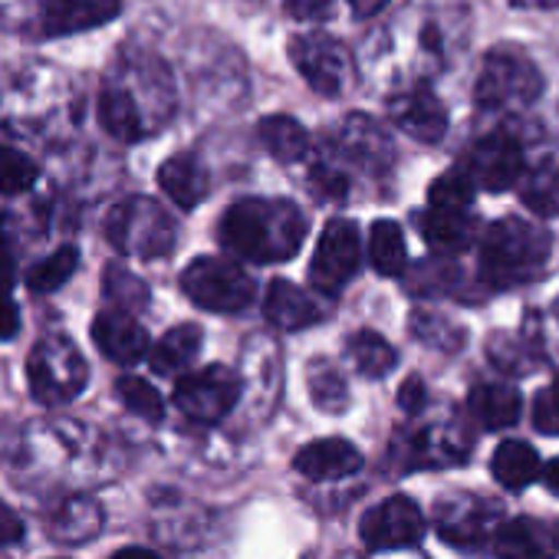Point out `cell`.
Listing matches in <instances>:
<instances>
[{"label":"cell","mask_w":559,"mask_h":559,"mask_svg":"<svg viewBox=\"0 0 559 559\" xmlns=\"http://www.w3.org/2000/svg\"><path fill=\"white\" fill-rule=\"evenodd\" d=\"M307 237V217L290 201L247 198L227 207L221 217V243L250 263L290 260Z\"/></svg>","instance_id":"1"},{"label":"cell","mask_w":559,"mask_h":559,"mask_svg":"<svg viewBox=\"0 0 559 559\" xmlns=\"http://www.w3.org/2000/svg\"><path fill=\"white\" fill-rule=\"evenodd\" d=\"M549 230L526 217L493 221L480 240V280L497 290L520 287L539 273L549 257Z\"/></svg>","instance_id":"2"},{"label":"cell","mask_w":559,"mask_h":559,"mask_svg":"<svg viewBox=\"0 0 559 559\" xmlns=\"http://www.w3.org/2000/svg\"><path fill=\"white\" fill-rule=\"evenodd\" d=\"M27 379L31 392L44 405H67L73 402L90 379L83 353L73 346L67 336H47L44 343L34 346L27 359Z\"/></svg>","instance_id":"3"},{"label":"cell","mask_w":559,"mask_h":559,"mask_svg":"<svg viewBox=\"0 0 559 559\" xmlns=\"http://www.w3.org/2000/svg\"><path fill=\"white\" fill-rule=\"evenodd\" d=\"M185 297L207 313H240L253 304V280L247 270L224 257H198L181 273Z\"/></svg>","instance_id":"4"},{"label":"cell","mask_w":559,"mask_h":559,"mask_svg":"<svg viewBox=\"0 0 559 559\" xmlns=\"http://www.w3.org/2000/svg\"><path fill=\"white\" fill-rule=\"evenodd\" d=\"M539 93H543V76L526 57L513 50H490L484 57L474 83V103L480 109L533 106Z\"/></svg>","instance_id":"5"},{"label":"cell","mask_w":559,"mask_h":559,"mask_svg":"<svg viewBox=\"0 0 559 559\" xmlns=\"http://www.w3.org/2000/svg\"><path fill=\"white\" fill-rule=\"evenodd\" d=\"M106 234L116 250L135 257H162L175 247V221L148 198H132L109 214Z\"/></svg>","instance_id":"6"},{"label":"cell","mask_w":559,"mask_h":559,"mask_svg":"<svg viewBox=\"0 0 559 559\" xmlns=\"http://www.w3.org/2000/svg\"><path fill=\"white\" fill-rule=\"evenodd\" d=\"M359 257H362V240H359V227L353 221H330L326 230L320 234V243L313 250L310 260V280L313 287L326 297H336L346 290V284L359 270Z\"/></svg>","instance_id":"7"},{"label":"cell","mask_w":559,"mask_h":559,"mask_svg":"<svg viewBox=\"0 0 559 559\" xmlns=\"http://www.w3.org/2000/svg\"><path fill=\"white\" fill-rule=\"evenodd\" d=\"M240 399V382L224 366H207L201 372H188L175 385V405L201 425L221 421Z\"/></svg>","instance_id":"8"},{"label":"cell","mask_w":559,"mask_h":559,"mask_svg":"<svg viewBox=\"0 0 559 559\" xmlns=\"http://www.w3.org/2000/svg\"><path fill=\"white\" fill-rule=\"evenodd\" d=\"M290 60L300 76L323 96H340L353 80L349 50L326 34H304L290 44Z\"/></svg>","instance_id":"9"},{"label":"cell","mask_w":559,"mask_h":559,"mask_svg":"<svg viewBox=\"0 0 559 559\" xmlns=\"http://www.w3.org/2000/svg\"><path fill=\"white\" fill-rule=\"evenodd\" d=\"M359 536L369 549H412L425 536V516L415 500L395 493L382 503H376L362 523Z\"/></svg>","instance_id":"10"},{"label":"cell","mask_w":559,"mask_h":559,"mask_svg":"<svg viewBox=\"0 0 559 559\" xmlns=\"http://www.w3.org/2000/svg\"><path fill=\"white\" fill-rule=\"evenodd\" d=\"M523 148L513 135L493 132L467 152V175L484 191H507L523 178Z\"/></svg>","instance_id":"11"},{"label":"cell","mask_w":559,"mask_h":559,"mask_svg":"<svg viewBox=\"0 0 559 559\" xmlns=\"http://www.w3.org/2000/svg\"><path fill=\"white\" fill-rule=\"evenodd\" d=\"M93 343L99 346V353L119 366H135L139 359H145L152 349L148 333L142 330L139 320H132L126 310H109L99 313L93 323Z\"/></svg>","instance_id":"12"},{"label":"cell","mask_w":559,"mask_h":559,"mask_svg":"<svg viewBox=\"0 0 559 559\" xmlns=\"http://www.w3.org/2000/svg\"><path fill=\"white\" fill-rule=\"evenodd\" d=\"M263 313L276 330L297 333V330L323 323L326 307L313 294H307L304 287L290 284V280H273V284L266 287V297H263Z\"/></svg>","instance_id":"13"},{"label":"cell","mask_w":559,"mask_h":559,"mask_svg":"<svg viewBox=\"0 0 559 559\" xmlns=\"http://www.w3.org/2000/svg\"><path fill=\"white\" fill-rule=\"evenodd\" d=\"M294 467L310 480H343L362 467V454L346 438H320L297 451Z\"/></svg>","instance_id":"14"},{"label":"cell","mask_w":559,"mask_h":559,"mask_svg":"<svg viewBox=\"0 0 559 559\" xmlns=\"http://www.w3.org/2000/svg\"><path fill=\"white\" fill-rule=\"evenodd\" d=\"M389 116L415 142H438L448 132V112H444V106L431 93H425V90L405 93V96L392 99Z\"/></svg>","instance_id":"15"},{"label":"cell","mask_w":559,"mask_h":559,"mask_svg":"<svg viewBox=\"0 0 559 559\" xmlns=\"http://www.w3.org/2000/svg\"><path fill=\"white\" fill-rule=\"evenodd\" d=\"M122 11V0H53L44 14V31L50 37L83 34L116 21Z\"/></svg>","instance_id":"16"},{"label":"cell","mask_w":559,"mask_h":559,"mask_svg":"<svg viewBox=\"0 0 559 559\" xmlns=\"http://www.w3.org/2000/svg\"><path fill=\"white\" fill-rule=\"evenodd\" d=\"M421 237L428 240L431 250L438 253H461L474 243L477 237V221L467 211L457 207H428V214L421 217Z\"/></svg>","instance_id":"17"},{"label":"cell","mask_w":559,"mask_h":559,"mask_svg":"<svg viewBox=\"0 0 559 559\" xmlns=\"http://www.w3.org/2000/svg\"><path fill=\"white\" fill-rule=\"evenodd\" d=\"M467 408H471V415L477 418L480 428L500 431V428H510V425L520 421L523 399H520V392H516L513 385L484 382V385H474V389H471Z\"/></svg>","instance_id":"18"},{"label":"cell","mask_w":559,"mask_h":559,"mask_svg":"<svg viewBox=\"0 0 559 559\" xmlns=\"http://www.w3.org/2000/svg\"><path fill=\"white\" fill-rule=\"evenodd\" d=\"M158 185L162 191L185 211L198 207L207 194V171L194 155H171L158 168Z\"/></svg>","instance_id":"19"},{"label":"cell","mask_w":559,"mask_h":559,"mask_svg":"<svg viewBox=\"0 0 559 559\" xmlns=\"http://www.w3.org/2000/svg\"><path fill=\"white\" fill-rule=\"evenodd\" d=\"M493 552L497 559H549L552 556V543L546 536V530L526 516L507 520L497 536H493Z\"/></svg>","instance_id":"20"},{"label":"cell","mask_w":559,"mask_h":559,"mask_svg":"<svg viewBox=\"0 0 559 559\" xmlns=\"http://www.w3.org/2000/svg\"><path fill=\"white\" fill-rule=\"evenodd\" d=\"M201 340H204V336H201V326H194V323H181V326L168 330V333L152 346V353H148L152 369H155L158 376H178V372H185V369L198 359Z\"/></svg>","instance_id":"21"},{"label":"cell","mask_w":559,"mask_h":559,"mask_svg":"<svg viewBox=\"0 0 559 559\" xmlns=\"http://www.w3.org/2000/svg\"><path fill=\"white\" fill-rule=\"evenodd\" d=\"M490 471L497 484H503L507 490H523L543 474V464L526 441H503L490 457Z\"/></svg>","instance_id":"22"},{"label":"cell","mask_w":559,"mask_h":559,"mask_svg":"<svg viewBox=\"0 0 559 559\" xmlns=\"http://www.w3.org/2000/svg\"><path fill=\"white\" fill-rule=\"evenodd\" d=\"M340 148H343V155H349V158H356L359 165H389V158H392V142H389V135L376 126V122H369V119H362V116H353L346 126H343V139H340Z\"/></svg>","instance_id":"23"},{"label":"cell","mask_w":559,"mask_h":559,"mask_svg":"<svg viewBox=\"0 0 559 559\" xmlns=\"http://www.w3.org/2000/svg\"><path fill=\"white\" fill-rule=\"evenodd\" d=\"M520 201L539 214V217H556L559 214V162L546 158L536 168L523 171L520 178Z\"/></svg>","instance_id":"24"},{"label":"cell","mask_w":559,"mask_h":559,"mask_svg":"<svg viewBox=\"0 0 559 559\" xmlns=\"http://www.w3.org/2000/svg\"><path fill=\"white\" fill-rule=\"evenodd\" d=\"M99 530H103V510L90 497L67 500L50 520V533L63 543H83V539L96 536Z\"/></svg>","instance_id":"25"},{"label":"cell","mask_w":559,"mask_h":559,"mask_svg":"<svg viewBox=\"0 0 559 559\" xmlns=\"http://www.w3.org/2000/svg\"><path fill=\"white\" fill-rule=\"evenodd\" d=\"M260 142L276 162H300L310 152L307 129L290 116H270L260 122Z\"/></svg>","instance_id":"26"},{"label":"cell","mask_w":559,"mask_h":559,"mask_svg":"<svg viewBox=\"0 0 559 559\" xmlns=\"http://www.w3.org/2000/svg\"><path fill=\"white\" fill-rule=\"evenodd\" d=\"M369 260L376 273L382 276H399L405 270L408 250H405V234L395 221H376L369 230Z\"/></svg>","instance_id":"27"},{"label":"cell","mask_w":559,"mask_h":559,"mask_svg":"<svg viewBox=\"0 0 559 559\" xmlns=\"http://www.w3.org/2000/svg\"><path fill=\"white\" fill-rule=\"evenodd\" d=\"M349 359L369 379H385L399 366V353L392 349V343L372 330H359L349 340Z\"/></svg>","instance_id":"28"},{"label":"cell","mask_w":559,"mask_h":559,"mask_svg":"<svg viewBox=\"0 0 559 559\" xmlns=\"http://www.w3.org/2000/svg\"><path fill=\"white\" fill-rule=\"evenodd\" d=\"M99 122L109 135L122 142L142 139V116L135 109V99L126 90H106L99 96Z\"/></svg>","instance_id":"29"},{"label":"cell","mask_w":559,"mask_h":559,"mask_svg":"<svg viewBox=\"0 0 559 559\" xmlns=\"http://www.w3.org/2000/svg\"><path fill=\"white\" fill-rule=\"evenodd\" d=\"M310 399L317 408L330 412V415H340L346 405H349V389H346V379L340 376V369L326 359L313 362L310 366Z\"/></svg>","instance_id":"30"},{"label":"cell","mask_w":559,"mask_h":559,"mask_svg":"<svg viewBox=\"0 0 559 559\" xmlns=\"http://www.w3.org/2000/svg\"><path fill=\"white\" fill-rule=\"evenodd\" d=\"M76 263H80V250L76 247H60V250H53L50 257H44L27 273V287L34 294H53V290H60L67 280L76 273Z\"/></svg>","instance_id":"31"},{"label":"cell","mask_w":559,"mask_h":559,"mask_svg":"<svg viewBox=\"0 0 559 559\" xmlns=\"http://www.w3.org/2000/svg\"><path fill=\"white\" fill-rule=\"evenodd\" d=\"M116 389H119V399L126 402V408L135 412L139 418H145V421H162V418H165V402H162V395L155 392V385H148L145 379H139V376H122V379L116 382Z\"/></svg>","instance_id":"32"},{"label":"cell","mask_w":559,"mask_h":559,"mask_svg":"<svg viewBox=\"0 0 559 559\" xmlns=\"http://www.w3.org/2000/svg\"><path fill=\"white\" fill-rule=\"evenodd\" d=\"M474 178L467 171H448L441 178L431 181V191H428V204L431 207H457V211H467L471 201H474Z\"/></svg>","instance_id":"33"},{"label":"cell","mask_w":559,"mask_h":559,"mask_svg":"<svg viewBox=\"0 0 559 559\" xmlns=\"http://www.w3.org/2000/svg\"><path fill=\"white\" fill-rule=\"evenodd\" d=\"M34 181L37 165L24 152L0 145V194H24L34 188Z\"/></svg>","instance_id":"34"},{"label":"cell","mask_w":559,"mask_h":559,"mask_svg":"<svg viewBox=\"0 0 559 559\" xmlns=\"http://www.w3.org/2000/svg\"><path fill=\"white\" fill-rule=\"evenodd\" d=\"M533 425L543 435H559V379L536 395V402H533Z\"/></svg>","instance_id":"35"},{"label":"cell","mask_w":559,"mask_h":559,"mask_svg":"<svg viewBox=\"0 0 559 559\" xmlns=\"http://www.w3.org/2000/svg\"><path fill=\"white\" fill-rule=\"evenodd\" d=\"M106 290L122 304V307H142L145 304V287L139 284L135 276L122 273V270H112L106 276Z\"/></svg>","instance_id":"36"},{"label":"cell","mask_w":559,"mask_h":559,"mask_svg":"<svg viewBox=\"0 0 559 559\" xmlns=\"http://www.w3.org/2000/svg\"><path fill=\"white\" fill-rule=\"evenodd\" d=\"M425 402H428V389H425V382H421L418 376L405 379V385L399 389V405H402L408 415H418V412L425 408Z\"/></svg>","instance_id":"37"},{"label":"cell","mask_w":559,"mask_h":559,"mask_svg":"<svg viewBox=\"0 0 559 559\" xmlns=\"http://www.w3.org/2000/svg\"><path fill=\"white\" fill-rule=\"evenodd\" d=\"M24 536V520L0 500V546H11Z\"/></svg>","instance_id":"38"},{"label":"cell","mask_w":559,"mask_h":559,"mask_svg":"<svg viewBox=\"0 0 559 559\" xmlns=\"http://www.w3.org/2000/svg\"><path fill=\"white\" fill-rule=\"evenodd\" d=\"M21 333V310L8 294H0V340H14Z\"/></svg>","instance_id":"39"},{"label":"cell","mask_w":559,"mask_h":559,"mask_svg":"<svg viewBox=\"0 0 559 559\" xmlns=\"http://www.w3.org/2000/svg\"><path fill=\"white\" fill-rule=\"evenodd\" d=\"M14 276H17L14 257H11V250L4 243H0V294H8L14 287Z\"/></svg>","instance_id":"40"},{"label":"cell","mask_w":559,"mask_h":559,"mask_svg":"<svg viewBox=\"0 0 559 559\" xmlns=\"http://www.w3.org/2000/svg\"><path fill=\"white\" fill-rule=\"evenodd\" d=\"M346 4H349V11H353L356 17H376V14L385 11L389 0H346Z\"/></svg>","instance_id":"41"},{"label":"cell","mask_w":559,"mask_h":559,"mask_svg":"<svg viewBox=\"0 0 559 559\" xmlns=\"http://www.w3.org/2000/svg\"><path fill=\"white\" fill-rule=\"evenodd\" d=\"M543 480H546V487L559 497V457H556V461H549V464L543 467Z\"/></svg>","instance_id":"42"},{"label":"cell","mask_w":559,"mask_h":559,"mask_svg":"<svg viewBox=\"0 0 559 559\" xmlns=\"http://www.w3.org/2000/svg\"><path fill=\"white\" fill-rule=\"evenodd\" d=\"M513 8H530V11H556L559 0H510Z\"/></svg>","instance_id":"43"},{"label":"cell","mask_w":559,"mask_h":559,"mask_svg":"<svg viewBox=\"0 0 559 559\" xmlns=\"http://www.w3.org/2000/svg\"><path fill=\"white\" fill-rule=\"evenodd\" d=\"M112 559H158V556H155V552H148V549H135V546H132V549L116 552Z\"/></svg>","instance_id":"44"},{"label":"cell","mask_w":559,"mask_h":559,"mask_svg":"<svg viewBox=\"0 0 559 559\" xmlns=\"http://www.w3.org/2000/svg\"><path fill=\"white\" fill-rule=\"evenodd\" d=\"M552 539H556V546H559V523H556V530H552Z\"/></svg>","instance_id":"45"}]
</instances>
